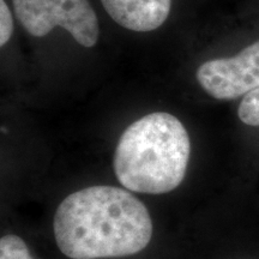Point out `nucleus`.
I'll return each instance as SVG.
<instances>
[{"mask_svg": "<svg viewBox=\"0 0 259 259\" xmlns=\"http://www.w3.org/2000/svg\"><path fill=\"white\" fill-rule=\"evenodd\" d=\"M57 245L71 259H101L143 251L153 236L147 206L128 191L90 186L71 193L53 221Z\"/></svg>", "mask_w": 259, "mask_h": 259, "instance_id": "nucleus-1", "label": "nucleus"}, {"mask_svg": "<svg viewBox=\"0 0 259 259\" xmlns=\"http://www.w3.org/2000/svg\"><path fill=\"white\" fill-rule=\"evenodd\" d=\"M190 153L185 126L169 113L156 112L125 130L115 148L113 168L128 191L162 194L183 183Z\"/></svg>", "mask_w": 259, "mask_h": 259, "instance_id": "nucleus-2", "label": "nucleus"}, {"mask_svg": "<svg viewBox=\"0 0 259 259\" xmlns=\"http://www.w3.org/2000/svg\"><path fill=\"white\" fill-rule=\"evenodd\" d=\"M12 4L16 17L32 36H46L60 27L83 47L99 41V19L89 0H12Z\"/></svg>", "mask_w": 259, "mask_h": 259, "instance_id": "nucleus-3", "label": "nucleus"}, {"mask_svg": "<svg viewBox=\"0 0 259 259\" xmlns=\"http://www.w3.org/2000/svg\"><path fill=\"white\" fill-rule=\"evenodd\" d=\"M199 85L218 100H234L259 88V41L232 58L205 61L196 73Z\"/></svg>", "mask_w": 259, "mask_h": 259, "instance_id": "nucleus-4", "label": "nucleus"}, {"mask_svg": "<svg viewBox=\"0 0 259 259\" xmlns=\"http://www.w3.org/2000/svg\"><path fill=\"white\" fill-rule=\"evenodd\" d=\"M115 23L132 31L148 32L160 28L170 12L171 0H101Z\"/></svg>", "mask_w": 259, "mask_h": 259, "instance_id": "nucleus-5", "label": "nucleus"}, {"mask_svg": "<svg viewBox=\"0 0 259 259\" xmlns=\"http://www.w3.org/2000/svg\"><path fill=\"white\" fill-rule=\"evenodd\" d=\"M0 259H34L31 258L24 240L17 235L9 234L0 240Z\"/></svg>", "mask_w": 259, "mask_h": 259, "instance_id": "nucleus-6", "label": "nucleus"}, {"mask_svg": "<svg viewBox=\"0 0 259 259\" xmlns=\"http://www.w3.org/2000/svg\"><path fill=\"white\" fill-rule=\"evenodd\" d=\"M239 119L248 126H259V88L242 97L238 108Z\"/></svg>", "mask_w": 259, "mask_h": 259, "instance_id": "nucleus-7", "label": "nucleus"}, {"mask_svg": "<svg viewBox=\"0 0 259 259\" xmlns=\"http://www.w3.org/2000/svg\"><path fill=\"white\" fill-rule=\"evenodd\" d=\"M14 32V17L5 0H0V46H5Z\"/></svg>", "mask_w": 259, "mask_h": 259, "instance_id": "nucleus-8", "label": "nucleus"}]
</instances>
